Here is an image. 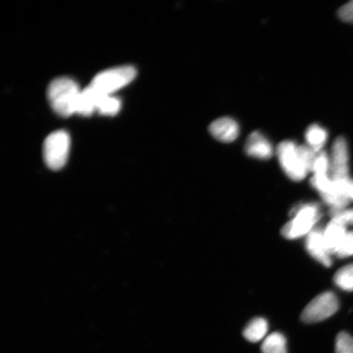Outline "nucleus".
I'll return each instance as SVG.
<instances>
[{"label": "nucleus", "mask_w": 353, "mask_h": 353, "mask_svg": "<svg viewBox=\"0 0 353 353\" xmlns=\"http://www.w3.org/2000/svg\"><path fill=\"white\" fill-rule=\"evenodd\" d=\"M330 215L333 220L337 221L345 227L347 225H353V210L331 211Z\"/></svg>", "instance_id": "obj_20"}, {"label": "nucleus", "mask_w": 353, "mask_h": 353, "mask_svg": "<svg viewBox=\"0 0 353 353\" xmlns=\"http://www.w3.org/2000/svg\"><path fill=\"white\" fill-rule=\"evenodd\" d=\"M339 299L332 292L322 293L312 299L302 312L304 323L313 324L332 316L338 311Z\"/></svg>", "instance_id": "obj_6"}, {"label": "nucleus", "mask_w": 353, "mask_h": 353, "mask_svg": "<svg viewBox=\"0 0 353 353\" xmlns=\"http://www.w3.org/2000/svg\"><path fill=\"white\" fill-rule=\"evenodd\" d=\"M335 353H353V338L350 334L341 332L338 334Z\"/></svg>", "instance_id": "obj_18"}, {"label": "nucleus", "mask_w": 353, "mask_h": 353, "mask_svg": "<svg viewBox=\"0 0 353 353\" xmlns=\"http://www.w3.org/2000/svg\"><path fill=\"white\" fill-rule=\"evenodd\" d=\"M104 95L99 94L92 86H88L81 91L77 101L76 113L82 116H90L98 110L99 104Z\"/></svg>", "instance_id": "obj_11"}, {"label": "nucleus", "mask_w": 353, "mask_h": 353, "mask_svg": "<svg viewBox=\"0 0 353 353\" xmlns=\"http://www.w3.org/2000/svg\"><path fill=\"white\" fill-rule=\"evenodd\" d=\"M330 176L334 182L350 179V154L346 140L338 138L333 145L330 157Z\"/></svg>", "instance_id": "obj_7"}, {"label": "nucleus", "mask_w": 353, "mask_h": 353, "mask_svg": "<svg viewBox=\"0 0 353 353\" xmlns=\"http://www.w3.org/2000/svg\"><path fill=\"white\" fill-rule=\"evenodd\" d=\"M305 139L308 147L321 152L328 139L327 131L319 125H312L307 128Z\"/></svg>", "instance_id": "obj_14"}, {"label": "nucleus", "mask_w": 353, "mask_h": 353, "mask_svg": "<svg viewBox=\"0 0 353 353\" xmlns=\"http://www.w3.org/2000/svg\"><path fill=\"white\" fill-rule=\"evenodd\" d=\"M245 152L250 157L268 160L272 157L273 148L272 143L261 132H254L246 141Z\"/></svg>", "instance_id": "obj_10"}, {"label": "nucleus", "mask_w": 353, "mask_h": 353, "mask_svg": "<svg viewBox=\"0 0 353 353\" xmlns=\"http://www.w3.org/2000/svg\"><path fill=\"white\" fill-rule=\"evenodd\" d=\"M268 323L263 317H256L245 326L243 335L247 341L252 343L261 341L268 334Z\"/></svg>", "instance_id": "obj_13"}, {"label": "nucleus", "mask_w": 353, "mask_h": 353, "mask_svg": "<svg viewBox=\"0 0 353 353\" xmlns=\"http://www.w3.org/2000/svg\"><path fill=\"white\" fill-rule=\"evenodd\" d=\"M137 70L131 65H123L104 70L92 79L90 86L104 96H110L134 81Z\"/></svg>", "instance_id": "obj_4"}, {"label": "nucleus", "mask_w": 353, "mask_h": 353, "mask_svg": "<svg viewBox=\"0 0 353 353\" xmlns=\"http://www.w3.org/2000/svg\"><path fill=\"white\" fill-rule=\"evenodd\" d=\"M346 227L337 221L331 219L323 231L324 237L330 253L334 254L347 234Z\"/></svg>", "instance_id": "obj_12"}, {"label": "nucleus", "mask_w": 353, "mask_h": 353, "mask_svg": "<svg viewBox=\"0 0 353 353\" xmlns=\"http://www.w3.org/2000/svg\"><path fill=\"white\" fill-rule=\"evenodd\" d=\"M261 350L263 353H287L286 339L281 333H272L265 338Z\"/></svg>", "instance_id": "obj_15"}, {"label": "nucleus", "mask_w": 353, "mask_h": 353, "mask_svg": "<svg viewBox=\"0 0 353 353\" xmlns=\"http://www.w3.org/2000/svg\"><path fill=\"white\" fill-rule=\"evenodd\" d=\"M334 254L341 259L353 256V232H347Z\"/></svg>", "instance_id": "obj_19"}, {"label": "nucleus", "mask_w": 353, "mask_h": 353, "mask_svg": "<svg viewBox=\"0 0 353 353\" xmlns=\"http://www.w3.org/2000/svg\"><path fill=\"white\" fill-rule=\"evenodd\" d=\"M121 107V101L112 96H104L101 99L98 110L105 116H114L119 112Z\"/></svg>", "instance_id": "obj_17"}, {"label": "nucleus", "mask_w": 353, "mask_h": 353, "mask_svg": "<svg viewBox=\"0 0 353 353\" xmlns=\"http://www.w3.org/2000/svg\"><path fill=\"white\" fill-rule=\"evenodd\" d=\"M319 154L307 145H299L292 141L282 142L276 149L282 170L295 182L303 180L312 172Z\"/></svg>", "instance_id": "obj_1"}, {"label": "nucleus", "mask_w": 353, "mask_h": 353, "mask_svg": "<svg viewBox=\"0 0 353 353\" xmlns=\"http://www.w3.org/2000/svg\"><path fill=\"white\" fill-rule=\"evenodd\" d=\"M306 250L312 257L316 260L325 267L331 266L332 259H331L330 251L324 237L323 231L320 229H314L306 236L305 241Z\"/></svg>", "instance_id": "obj_8"}, {"label": "nucleus", "mask_w": 353, "mask_h": 353, "mask_svg": "<svg viewBox=\"0 0 353 353\" xmlns=\"http://www.w3.org/2000/svg\"><path fill=\"white\" fill-rule=\"evenodd\" d=\"M79 94L77 82L68 77L57 78L48 88V99L52 108L63 117L76 113Z\"/></svg>", "instance_id": "obj_2"}, {"label": "nucleus", "mask_w": 353, "mask_h": 353, "mask_svg": "<svg viewBox=\"0 0 353 353\" xmlns=\"http://www.w3.org/2000/svg\"><path fill=\"white\" fill-rule=\"evenodd\" d=\"M210 132L214 139L222 143H232L239 136L238 123L230 117L219 118L210 126Z\"/></svg>", "instance_id": "obj_9"}, {"label": "nucleus", "mask_w": 353, "mask_h": 353, "mask_svg": "<svg viewBox=\"0 0 353 353\" xmlns=\"http://www.w3.org/2000/svg\"><path fill=\"white\" fill-rule=\"evenodd\" d=\"M70 145V136L65 131H56L47 137L43 152L44 161L50 169L59 170L65 165Z\"/></svg>", "instance_id": "obj_5"}, {"label": "nucleus", "mask_w": 353, "mask_h": 353, "mask_svg": "<svg viewBox=\"0 0 353 353\" xmlns=\"http://www.w3.org/2000/svg\"><path fill=\"white\" fill-rule=\"evenodd\" d=\"M334 183H336L338 188L341 189V191L344 194V195L350 199V201H353V180L350 179L343 181V182Z\"/></svg>", "instance_id": "obj_22"}, {"label": "nucleus", "mask_w": 353, "mask_h": 353, "mask_svg": "<svg viewBox=\"0 0 353 353\" xmlns=\"http://www.w3.org/2000/svg\"><path fill=\"white\" fill-rule=\"evenodd\" d=\"M290 214L292 219L281 230L282 236L288 240H296L300 237L307 236L314 230L316 224L321 218L320 206L316 203L295 205Z\"/></svg>", "instance_id": "obj_3"}, {"label": "nucleus", "mask_w": 353, "mask_h": 353, "mask_svg": "<svg viewBox=\"0 0 353 353\" xmlns=\"http://www.w3.org/2000/svg\"><path fill=\"white\" fill-rule=\"evenodd\" d=\"M334 284L345 291L353 290V264L339 269L334 278Z\"/></svg>", "instance_id": "obj_16"}, {"label": "nucleus", "mask_w": 353, "mask_h": 353, "mask_svg": "<svg viewBox=\"0 0 353 353\" xmlns=\"http://www.w3.org/2000/svg\"><path fill=\"white\" fill-rule=\"evenodd\" d=\"M338 14L342 21L353 24V1L344 4L339 8Z\"/></svg>", "instance_id": "obj_21"}]
</instances>
